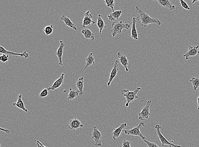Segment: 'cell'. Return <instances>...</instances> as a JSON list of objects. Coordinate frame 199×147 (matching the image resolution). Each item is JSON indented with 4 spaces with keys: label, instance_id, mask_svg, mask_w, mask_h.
Listing matches in <instances>:
<instances>
[{
    "label": "cell",
    "instance_id": "obj_1",
    "mask_svg": "<svg viewBox=\"0 0 199 147\" xmlns=\"http://www.w3.org/2000/svg\"><path fill=\"white\" fill-rule=\"evenodd\" d=\"M136 15H134V16L137 15V18H135L137 20V22L140 20L141 22V25L144 27L146 28L148 25L153 23L157 24L158 26L161 25V21L159 19L151 18L138 6H136Z\"/></svg>",
    "mask_w": 199,
    "mask_h": 147
},
{
    "label": "cell",
    "instance_id": "obj_2",
    "mask_svg": "<svg viewBox=\"0 0 199 147\" xmlns=\"http://www.w3.org/2000/svg\"><path fill=\"white\" fill-rule=\"evenodd\" d=\"M141 90V88L137 87L135 89V91H130L128 90H124L121 91V94L122 96L125 97L127 103L125 104V107H129V104L133 103L136 100L138 99L139 97L137 95L138 93Z\"/></svg>",
    "mask_w": 199,
    "mask_h": 147
},
{
    "label": "cell",
    "instance_id": "obj_3",
    "mask_svg": "<svg viewBox=\"0 0 199 147\" xmlns=\"http://www.w3.org/2000/svg\"><path fill=\"white\" fill-rule=\"evenodd\" d=\"M132 27L131 24L129 23L124 24L122 21L119 22H114L112 24V29L111 30V32L113 37H115L117 34H121L123 30L129 29Z\"/></svg>",
    "mask_w": 199,
    "mask_h": 147
},
{
    "label": "cell",
    "instance_id": "obj_4",
    "mask_svg": "<svg viewBox=\"0 0 199 147\" xmlns=\"http://www.w3.org/2000/svg\"><path fill=\"white\" fill-rule=\"evenodd\" d=\"M145 124L143 122L140 123L138 125L133 128L128 130H123L125 134L127 135H132V136H137L140 137L142 140H145L146 139V137L145 135H143L141 132L140 129L142 126H145Z\"/></svg>",
    "mask_w": 199,
    "mask_h": 147
},
{
    "label": "cell",
    "instance_id": "obj_5",
    "mask_svg": "<svg viewBox=\"0 0 199 147\" xmlns=\"http://www.w3.org/2000/svg\"><path fill=\"white\" fill-rule=\"evenodd\" d=\"M91 136L92 139L94 140L95 145L97 147L102 146L103 135L96 126H93V130L91 132Z\"/></svg>",
    "mask_w": 199,
    "mask_h": 147
},
{
    "label": "cell",
    "instance_id": "obj_6",
    "mask_svg": "<svg viewBox=\"0 0 199 147\" xmlns=\"http://www.w3.org/2000/svg\"><path fill=\"white\" fill-rule=\"evenodd\" d=\"M155 128L156 130L157 136H158V138L161 141V144H162V146H164L165 145H168L172 146L173 147H181L180 145H177L174 144L170 142H169L163 136V135L161 134V125H159V124H157V125H155Z\"/></svg>",
    "mask_w": 199,
    "mask_h": 147
},
{
    "label": "cell",
    "instance_id": "obj_7",
    "mask_svg": "<svg viewBox=\"0 0 199 147\" xmlns=\"http://www.w3.org/2000/svg\"><path fill=\"white\" fill-rule=\"evenodd\" d=\"M151 103V100L148 101L145 107H143L141 111L139 114L138 118L140 121H145V120L149 118L151 115L150 111V107Z\"/></svg>",
    "mask_w": 199,
    "mask_h": 147
},
{
    "label": "cell",
    "instance_id": "obj_8",
    "mask_svg": "<svg viewBox=\"0 0 199 147\" xmlns=\"http://www.w3.org/2000/svg\"><path fill=\"white\" fill-rule=\"evenodd\" d=\"M83 127V125L78 118H75L71 120L69 122L68 128L71 130L75 131L80 129Z\"/></svg>",
    "mask_w": 199,
    "mask_h": 147
},
{
    "label": "cell",
    "instance_id": "obj_9",
    "mask_svg": "<svg viewBox=\"0 0 199 147\" xmlns=\"http://www.w3.org/2000/svg\"><path fill=\"white\" fill-rule=\"evenodd\" d=\"M0 53L2 54H5L9 56H20L21 57H24L25 59L28 58L29 56V53H28L26 52V51H24V52L23 53H14L11 52L10 51L6 50V49H4V47L1 46H0Z\"/></svg>",
    "mask_w": 199,
    "mask_h": 147
},
{
    "label": "cell",
    "instance_id": "obj_10",
    "mask_svg": "<svg viewBox=\"0 0 199 147\" xmlns=\"http://www.w3.org/2000/svg\"><path fill=\"white\" fill-rule=\"evenodd\" d=\"M119 62V61L118 60L115 61L112 70L111 71L110 75L109 81L107 83V86L109 87L111 83L118 74L119 70V65H118Z\"/></svg>",
    "mask_w": 199,
    "mask_h": 147
},
{
    "label": "cell",
    "instance_id": "obj_11",
    "mask_svg": "<svg viewBox=\"0 0 199 147\" xmlns=\"http://www.w3.org/2000/svg\"><path fill=\"white\" fill-rule=\"evenodd\" d=\"M93 18V16L90 12L89 10L87 11L85 14L84 18L83 20V27L86 28V26H90L91 24H95V21L92 20Z\"/></svg>",
    "mask_w": 199,
    "mask_h": 147
},
{
    "label": "cell",
    "instance_id": "obj_12",
    "mask_svg": "<svg viewBox=\"0 0 199 147\" xmlns=\"http://www.w3.org/2000/svg\"><path fill=\"white\" fill-rule=\"evenodd\" d=\"M189 50L188 51L186 54L183 56L186 60H189L190 57L194 56L199 54V46L194 47L189 46Z\"/></svg>",
    "mask_w": 199,
    "mask_h": 147
},
{
    "label": "cell",
    "instance_id": "obj_13",
    "mask_svg": "<svg viewBox=\"0 0 199 147\" xmlns=\"http://www.w3.org/2000/svg\"><path fill=\"white\" fill-rule=\"evenodd\" d=\"M65 74H62L58 79H57L54 83L53 84L51 87H47L48 91H54L56 89L61 87V85L63 83L64 80Z\"/></svg>",
    "mask_w": 199,
    "mask_h": 147
},
{
    "label": "cell",
    "instance_id": "obj_14",
    "mask_svg": "<svg viewBox=\"0 0 199 147\" xmlns=\"http://www.w3.org/2000/svg\"><path fill=\"white\" fill-rule=\"evenodd\" d=\"M61 20L64 22L65 25L69 27L70 28L73 29L75 31L77 30V25L72 22L70 19L69 16H66V15L63 14L61 17Z\"/></svg>",
    "mask_w": 199,
    "mask_h": 147
},
{
    "label": "cell",
    "instance_id": "obj_15",
    "mask_svg": "<svg viewBox=\"0 0 199 147\" xmlns=\"http://www.w3.org/2000/svg\"><path fill=\"white\" fill-rule=\"evenodd\" d=\"M60 45L59 46L58 49L57 50V52L55 54L56 55L58 58L59 63V65L62 66L63 65L62 63V58L63 56V50H64V47L65 46L64 42L62 40H61L60 41Z\"/></svg>",
    "mask_w": 199,
    "mask_h": 147
},
{
    "label": "cell",
    "instance_id": "obj_16",
    "mask_svg": "<svg viewBox=\"0 0 199 147\" xmlns=\"http://www.w3.org/2000/svg\"><path fill=\"white\" fill-rule=\"evenodd\" d=\"M117 56L119 58V62L121 63V65L124 67L126 71L128 72V65H129V60L127 57L125 55L121 53V52L118 53Z\"/></svg>",
    "mask_w": 199,
    "mask_h": 147
},
{
    "label": "cell",
    "instance_id": "obj_17",
    "mask_svg": "<svg viewBox=\"0 0 199 147\" xmlns=\"http://www.w3.org/2000/svg\"><path fill=\"white\" fill-rule=\"evenodd\" d=\"M137 22L136 18H133L132 19V27L131 32V37L136 41L138 40V34L136 27V23Z\"/></svg>",
    "mask_w": 199,
    "mask_h": 147
},
{
    "label": "cell",
    "instance_id": "obj_18",
    "mask_svg": "<svg viewBox=\"0 0 199 147\" xmlns=\"http://www.w3.org/2000/svg\"><path fill=\"white\" fill-rule=\"evenodd\" d=\"M127 123H122L118 128L114 129L112 132L113 138L114 140H116V139L120 136L121 132L127 127Z\"/></svg>",
    "mask_w": 199,
    "mask_h": 147
},
{
    "label": "cell",
    "instance_id": "obj_19",
    "mask_svg": "<svg viewBox=\"0 0 199 147\" xmlns=\"http://www.w3.org/2000/svg\"><path fill=\"white\" fill-rule=\"evenodd\" d=\"M22 95H19L18 96V101L16 103H13V105L14 107H17L24 111L25 112H27L28 109L25 107L24 104L22 99Z\"/></svg>",
    "mask_w": 199,
    "mask_h": 147
},
{
    "label": "cell",
    "instance_id": "obj_20",
    "mask_svg": "<svg viewBox=\"0 0 199 147\" xmlns=\"http://www.w3.org/2000/svg\"><path fill=\"white\" fill-rule=\"evenodd\" d=\"M157 1L159 2L161 6L168 9L169 10H174L176 8L175 5L171 4L169 0H158Z\"/></svg>",
    "mask_w": 199,
    "mask_h": 147
},
{
    "label": "cell",
    "instance_id": "obj_21",
    "mask_svg": "<svg viewBox=\"0 0 199 147\" xmlns=\"http://www.w3.org/2000/svg\"><path fill=\"white\" fill-rule=\"evenodd\" d=\"M76 85L77 88L78 89V91L79 92V95L81 96L83 95V89L84 87V81L83 77H81L79 78L78 80L76 83Z\"/></svg>",
    "mask_w": 199,
    "mask_h": 147
},
{
    "label": "cell",
    "instance_id": "obj_22",
    "mask_svg": "<svg viewBox=\"0 0 199 147\" xmlns=\"http://www.w3.org/2000/svg\"><path fill=\"white\" fill-rule=\"evenodd\" d=\"M81 33L86 39H90L92 40H94L95 39L94 34L89 29H83L82 30Z\"/></svg>",
    "mask_w": 199,
    "mask_h": 147
},
{
    "label": "cell",
    "instance_id": "obj_23",
    "mask_svg": "<svg viewBox=\"0 0 199 147\" xmlns=\"http://www.w3.org/2000/svg\"><path fill=\"white\" fill-rule=\"evenodd\" d=\"M123 12L121 10L117 11L114 12L110 14L107 15L109 20H110L111 21H114L116 20H119V18L121 16V14Z\"/></svg>",
    "mask_w": 199,
    "mask_h": 147
},
{
    "label": "cell",
    "instance_id": "obj_24",
    "mask_svg": "<svg viewBox=\"0 0 199 147\" xmlns=\"http://www.w3.org/2000/svg\"><path fill=\"white\" fill-rule=\"evenodd\" d=\"M97 25L99 29H100V34H102L103 30L106 28V26H105V22H104L101 15H98V16L97 17Z\"/></svg>",
    "mask_w": 199,
    "mask_h": 147
},
{
    "label": "cell",
    "instance_id": "obj_25",
    "mask_svg": "<svg viewBox=\"0 0 199 147\" xmlns=\"http://www.w3.org/2000/svg\"><path fill=\"white\" fill-rule=\"evenodd\" d=\"M79 95V91H76L72 88L69 89L67 99L68 101H72L75 100Z\"/></svg>",
    "mask_w": 199,
    "mask_h": 147
},
{
    "label": "cell",
    "instance_id": "obj_26",
    "mask_svg": "<svg viewBox=\"0 0 199 147\" xmlns=\"http://www.w3.org/2000/svg\"><path fill=\"white\" fill-rule=\"evenodd\" d=\"M86 65L85 66V68H87V67L92 65H95L94 57L92 53H89V56L86 59Z\"/></svg>",
    "mask_w": 199,
    "mask_h": 147
},
{
    "label": "cell",
    "instance_id": "obj_27",
    "mask_svg": "<svg viewBox=\"0 0 199 147\" xmlns=\"http://www.w3.org/2000/svg\"><path fill=\"white\" fill-rule=\"evenodd\" d=\"M190 82L193 86L194 90L196 91L199 88V77H193L190 80Z\"/></svg>",
    "mask_w": 199,
    "mask_h": 147
},
{
    "label": "cell",
    "instance_id": "obj_28",
    "mask_svg": "<svg viewBox=\"0 0 199 147\" xmlns=\"http://www.w3.org/2000/svg\"><path fill=\"white\" fill-rule=\"evenodd\" d=\"M104 2L107 5V7H109L113 11V12H114L115 11L114 9V6H115L114 0H105L104 1Z\"/></svg>",
    "mask_w": 199,
    "mask_h": 147
},
{
    "label": "cell",
    "instance_id": "obj_29",
    "mask_svg": "<svg viewBox=\"0 0 199 147\" xmlns=\"http://www.w3.org/2000/svg\"><path fill=\"white\" fill-rule=\"evenodd\" d=\"M44 32L46 35H49L52 34L53 32V26H48L45 27L44 29Z\"/></svg>",
    "mask_w": 199,
    "mask_h": 147
},
{
    "label": "cell",
    "instance_id": "obj_30",
    "mask_svg": "<svg viewBox=\"0 0 199 147\" xmlns=\"http://www.w3.org/2000/svg\"><path fill=\"white\" fill-rule=\"evenodd\" d=\"M48 95H49V92H48V89L47 88L44 89L40 94L39 97L40 98H44V97H47Z\"/></svg>",
    "mask_w": 199,
    "mask_h": 147
},
{
    "label": "cell",
    "instance_id": "obj_31",
    "mask_svg": "<svg viewBox=\"0 0 199 147\" xmlns=\"http://www.w3.org/2000/svg\"><path fill=\"white\" fill-rule=\"evenodd\" d=\"M10 58H10L9 56L5 54H3L0 56L1 61L3 63H6V64H7V62H8Z\"/></svg>",
    "mask_w": 199,
    "mask_h": 147
},
{
    "label": "cell",
    "instance_id": "obj_32",
    "mask_svg": "<svg viewBox=\"0 0 199 147\" xmlns=\"http://www.w3.org/2000/svg\"><path fill=\"white\" fill-rule=\"evenodd\" d=\"M180 4H181L182 7L183 8L187 10H190V7H189V5H188V4H187V2H185L183 0H180Z\"/></svg>",
    "mask_w": 199,
    "mask_h": 147
},
{
    "label": "cell",
    "instance_id": "obj_33",
    "mask_svg": "<svg viewBox=\"0 0 199 147\" xmlns=\"http://www.w3.org/2000/svg\"><path fill=\"white\" fill-rule=\"evenodd\" d=\"M143 141H144V142L147 144V147H160L157 145L155 143L147 141L146 139L143 140Z\"/></svg>",
    "mask_w": 199,
    "mask_h": 147
},
{
    "label": "cell",
    "instance_id": "obj_34",
    "mask_svg": "<svg viewBox=\"0 0 199 147\" xmlns=\"http://www.w3.org/2000/svg\"><path fill=\"white\" fill-rule=\"evenodd\" d=\"M122 147H131V142L127 140H123L122 142Z\"/></svg>",
    "mask_w": 199,
    "mask_h": 147
},
{
    "label": "cell",
    "instance_id": "obj_35",
    "mask_svg": "<svg viewBox=\"0 0 199 147\" xmlns=\"http://www.w3.org/2000/svg\"><path fill=\"white\" fill-rule=\"evenodd\" d=\"M36 144L37 146L38 147H46L42 143H41L39 141H37Z\"/></svg>",
    "mask_w": 199,
    "mask_h": 147
},
{
    "label": "cell",
    "instance_id": "obj_36",
    "mask_svg": "<svg viewBox=\"0 0 199 147\" xmlns=\"http://www.w3.org/2000/svg\"><path fill=\"white\" fill-rule=\"evenodd\" d=\"M1 131H4L6 133V134H9L10 133V131L7 129H4V128H0Z\"/></svg>",
    "mask_w": 199,
    "mask_h": 147
},
{
    "label": "cell",
    "instance_id": "obj_37",
    "mask_svg": "<svg viewBox=\"0 0 199 147\" xmlns=\"http://www.w3.org/2000/svg\"><path fill=\"white\" fill-rule=\"evenodd\" d=\"M197 104H198L197 110H199V96L198 97H197Z\"/></svg>",
    "mask_w": 199,
    "mask_h": 147
},
{
    "label": "cell",
    "instance_id": "obj_38",
    "mask_svg": "<svg viewBox=\"0 0 199 147\" xmlns=\"http://www.w3.org/2000/svg\"><path fill=\"white\" fill-rule=\"evenodd\" d=\"M169 147H172V146H170V145L169 146Z\"/></svg>",
    "mask_w": 199,
    "mask_h": 147
}]
</instances>
